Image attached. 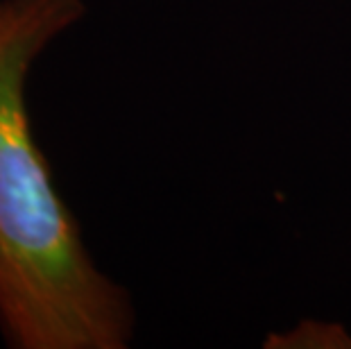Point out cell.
I'll list each match as a JSON object with an SVG mask.
<instances>
[{"label":"cell","mask_w":351,"mask_h":349,"mask_svg":"<svg viewBox=\"0 0 351 349\" xmlns=\"http://www.w3.org/2000/svg\"><path fill=\"white\" fill-rule=\"evenodd\" d=\"M82 0H0V331L19 349H121L127 295L95 268L52 186L25 107L29 66Z\"/></svg>","instance_id":"6da1fadb"}]
</instances>
